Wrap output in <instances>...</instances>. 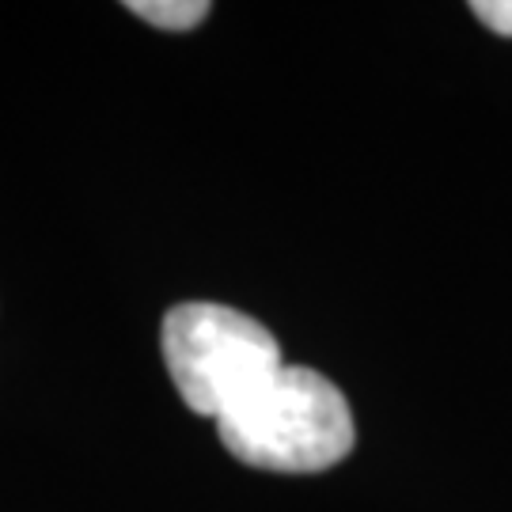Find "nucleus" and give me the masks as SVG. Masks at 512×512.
Returning a JSON list of instances; mask_svg holds the SVG:
<instances>
[{
	"label": "nucleus",
	"instance_id": "nucleus-1",
	"mask_svg": "<svg viewBox=\"0 0 512 512\" xmlns=\"http://www.w3.org/2000/svg\"><path fill=\"white\" fill-rule=\"evenodd\" d=\"M224 448L258 471L315 475L353 448L346 395L311 368H281L255 399L217 421Z\"/></svg>",
	"mask_w": 512,
	"mask_h": 512
},
{
	"label": "nucleus",
	"instance_id": "nucleus-2",
	"mask_svg": "<svg viewBox=\"0 0 512 512\" xmlns=\"http://www.w3.org/2000/svg\"><path fill=\"white\" fill-rule=\"evenodd\" d=\"M171 384L194 414L228 418L285 368L277 338L258 319L224 304H179L164 319Z\"/></svg>",
	"mask_w": 512,
	"mask_h": 512
},
{
	"label": "nucleus",
	"instance_id": "nucleus-3",
	"mask_svg": "<svg viewBox=\"0 0 512 512\" xmlns=\"http://www.w3.org/2000/svg\"><path fill=\"white\" fill-rule=\"evenodd\" d=\"M126 8L152 27H164V31H186L209 16L205 0H129Z\"/></svg>",
	"mask_w": 512,
	"mask_h": 512
},
{
	"label": "nucleus",
	"instance_id": "nucleus-4",
	"mask_svg": "<svg viewBox=\"0 0 512 512\" xmlns=\"http://www.w3.org/2000/svg\"><path fill=\"white\" fill-rule=\"evenodd\" d=\"M471 12H475L490 31L512 38V0H478V4H471Z\"/></svg>",
	"mask_w": 512,
	"mask_h": 512
}]
</instances>
